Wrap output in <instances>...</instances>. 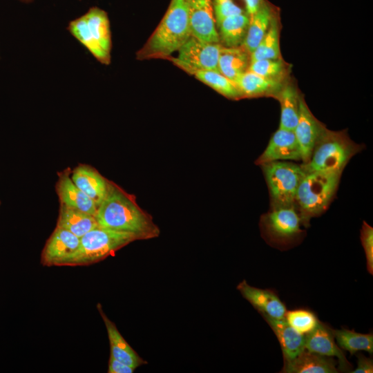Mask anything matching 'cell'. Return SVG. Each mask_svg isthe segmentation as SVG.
<instances>
[{"label":"cell","mask_w":373,"mask_h":373,"mask_svg":"<svg viewBox=\"0 0 373 373\" xmlns=\"http://www.w3.org/2000/svg\"><path fill=\"white\" fill-rule=\"evenodd\" d=\"M237 289L262 316L276 319L285 318L286 307L271 290L251 286L245 280L238 285Z\"/></svg>","instance_id":"15"},{"label":"cell","mask_w":373,"mask_h":373,"mask_svg":"<svg viewBox=\"0 0 373 373\" xmlns=\"http://www.w3.org/2000/svg\"><path fill=\"white\" fill-rule=\"evenodd\" d=\"M332 332L338 346L349 352L350 354H354L361 350L373 353L372 333L361 334L345 328L332 329Z\"/></svg>","instance_id":"28"},{"label":"cell","mask_w":373,"mask_h":373,"mask_svg":"<svg viewBox=\"0 0 373 373\" xmlns=\"http://www.w3.org/2000/svg\"><path fill=\"white\" fill-rule=\"evenodd\" d=\"M262 316L279 341L284 361L291 360L305 350V335L296 331L285 318Z\"/></svg>","instance_id":"20"},{"label":"cell","mask_w":373,"mask_h":373,"mask_svg":"<svg viewBox=\"0 0 373 373\" xmlns=\"http://www.w3.org/2000/svg\"><path fill=\"white\" fill-rule=\"evenodd\" d=\"M325 128L312 114L301 96L299 117L294 132L300 148L303 164L309 160L313 149Z\"/></svg>","instance_id":"12"},{"label":"cell","mask_w":373,"mask_h":373,"mask_svg":"<svg viewBox=\"0 0 373 373\" xmlns=\"http://www.w3.org/2000/svg\"><path fill=\"white\" fill-rule=\"evenodd\" d=\"M80 238L64 229L56 227L41 252L44 266H61L78 249Z\"/></svg>","instance_id":"13"},{"label":"cell","mask_w":373,"mask_h":373,"mask_svg":"<svg viewBox=\"0 0 373 373\" xmlns=\"http://www.w3.org/2000/svg\"><path fill=\"white\" fill-rule=\"evenodd\" d=\"M75 37L100 63L111 62V35L107 13L97 7L71 21L68 26Z\"/></svg>","instance_id":"5"},{"label":"cell","mask_w":373,"mask_h":373,"mask_svg":"<svg viewBox=\"0 0 373 373\" xmlns=\"http://www.w3.org/2000/svg\"><path fill=\"white\" fill-rule=\"evenodd\" d=\"M284 318L291 327L303 335L310 333L319 323L314 313L302 309L287 311Z\"/></svg>","instance_id":"31"},{"label":"cell","mask_w":373,"mask_h":373,"mask_svg":"<svg viewBox=\"0 0 373 373\" xmlns=\"http://www.w3.org/2000/svg\"><path fill=\"white\" fill-rule=\"evenodd\" d=\"M342 173L329 171L305 172L295 198V205L303 225L312 218L323 213L338 189Z\"/></svg>","instance_id":"3"},{"label":"cell","mask_w":373,"mask_h":373,"mask_svg":"<svg viewBox=\"0 0 373 373\" xmlns=\"http://www.w3.org/2000/svg\"><path fill=\"white\" fill-rule=\"evenodd\" d=\"M216 23L234 15L246 12L233 0H212Z\"/></svg>","instance_id":"33"},{"label":"cell","mask_w":373,"mask_h":373,"mask_svg":"<svg viewBox=\"0 0 373 373\" xmlns=\"http://www.w3.org/2000/svg\"><path fill=\"white\" fill-rule=\"evenodd\" d=\"M284 82L273 81L247 70L240 75L233 83L241 98H242L262 96L274 97Z\"/></svg>","instance_id":"21"},{"label":"cell","mask_w":373,"mask_h":373,"mask_svg":"<svg viewBox=\"0 0 373 373\" xmlns=\"http://www.w3.org/2000/svg\"><path fill=\"white\" fill-rule=\"evenodd\" d=\"M95 216L98 226L132 233L137 240L157 238L160 233L152 216L140 207L135 197L112 181H109L107 193Z\"/></svg>","instance_id":"1"},{"label":"cell","mask_w":373,"mask_h":373,"mask_svg":"<svg viewBox=\"0 0 373 373\" xmlns=\"http://www.w3.org/2000/svg\"><path fill=\"white\" fill-rule=\"evenodd\" d=\"M281 372L336 373V361L331 357L310 352L306 350L291 360L284 361Z\"/></svg>","instance_id":"18"},{"label":"cell","mask_w":373,"mask_h":373,"mask_svg":"<svg viewBox=\"0 0 373 373\" xmlns=\"http://www.w3.org/2000/svg\"><path fill=\"white\" fill-rule=\"evenodd\" d=\"M23 1H31V0H23Z\"/></svg>","instance_id":"37"},{"label":"cell","mask_w":373,"mask_h":373,"mask_svg":"<svg viewBox=\"0 0 373 373\" xmlns=\"http://www.w3.org/2000/svg\"><path fill=\"white\" fill-rule=\"evenodd\" d=\"M260 224L267 237L276 242L291 241L303 231L302 220L295 204L271 207L262 216Z\"/></svg>","instance_id":"9"},{"label":"cell","mask_w":373,"mask_h":373,"mask_svg":"<svg viewBox=\"0 0 373 373\" xmlns=\"http://www.w3.org/2000/svg\"><path fill=\"white\" fill-rule=\"evenodd\" d=\"M360 238L363 247L367 269L370 274H373V228L363 221L361 229Z\"/></svg>","instance_id":"32"},{"label":"cell","mask_w":373,"mask_h":373,"mask_svg":"<svg viewBox=\"0 0 373 373\" xmlns=\"http://www.w3.org/2000/svg\"><path fill=\"white\" fill-rule=\"evenodd\" d=\"M191 35L189 0H171L159 25L137 53V59L166 58Z\"/></svg>","instance_id":"2"},{"label":"cell","mask_w":373,"mask_h":373,"mask_svg":"<svg viewBox=\"0 0 373 373\" xmlns=\"http://www.w3.org/2000/svg\"><path fill=\"white\" fill-rule=\"evenodd\" d=\"M249 16L247 12L226 17L216 23L220 44L224 47L242 45L248 29Z\"/></svg>","instance_id":"24"},{"label":"cell","mask_w":373,"mask_h":373,"mask_svg":"<svg viewBox=\"0 0 373 373\" xmlns=\"http://www.w3.org/2000/svg\"><path fill=\"white\" fill-rule=\"evenodd\" d=\"M305 350L325 356L336 357L338 370L350 372L352 366L335 342L332 329L323 323L319 321L313 331L305 335Z\"/></svg>","instance_id":"14"},{"label":"cell","mask_w":373,"mask_h":373,"mask_svg":"<svg viewBox=\"0 0 373 373\" xmlns=\"http://www.w3.org/2000/svg\"><path fill=\"white\" fill-rule=\"evenodd\" d=\"M248 70L273 81L284 82L287 79L290 68L281 57L252 61Z\"/></svg>","instance_id":"30"},{"label":"cell","mask_w":373,"mask_h":373,"mask_svg":"<svg viewBox=\"0 0 373 373\" xmlns=\"http://www.w3.org/2000/svg\"><path fill=\"white\" fill-rule=\"evenodd\" d=\"M300 97L293 83L287 79L283 84L274 96L280 105L279 127L294 131L299 117Z\"/></svg>","instance_id":"22"},{"label":"cell","mask_w":373,"mask_h":373,"mask_svg":"<svg viewBox=\"0 0 373 373\" xmlns=\"http://www.w3.org/2000/svg\"><path fill=\"white\" fill-rule=\"evenodd\" d=\"M260 166L268 186L271 207L294 204L297 189L305 174L301 164L274 161Z\"/></svg>","instance_id":"7"},{"label":"cell","mask_w":373,"mask_h":373,"mask_svg":"<svg viewBox=\"0 0 373 373\" xmlns=\"http://www.w3.org/2000/svg\"><path fill=\"white\" fill-rule=\"evenodd\" d=\"M135 369L110 356L108 366V373H133Z\"/></svg>","instance_id":"34"},{"label":"cell","mask_w":373,"mask_h":373,"mask_svg":"<svg viewBox=\"0 0 373 373\" xmlns=\"http://www.w3.org/2000/svg\"><path fill=\"white\" fill-rule=\"evenodd\" d=\"M98 226L95 216L61 204L57 227L73 233L79 238Z\"/></svg>","instance_id":"26"},{"label":"cell","mask_w":373,"mask_h":373,"mask_svg":"<svg viewBox=\"0 0 373 373\" xmlns=\"http://www.w3.org/2000/svg\"><path fill=\"white\" fill-rule=\"evenodd\" d=\"M250 53L242 46H222L218 58V71L234 82L243 73L248 70Z\"/></svg>","instance_id":"23"},{"label":"cell","mask_w":373,"mask_h":373,"mask_svg":"<svg viewBox=\"0 0 373 373\" xmlns=\"http://www.w3.org/2000/svg\"><path fill=\"white\" fill-rule=\"evenodd\" d=\"M70 178L74 184L89 197L97 207L107 193L109 180L96 169L86 164H79L75 167Z\"/></svg>","instance_id":"16"},{"label":"cell","mask_w":373,"mask_h":373,"mask_svg":"<svg viewBox=\"0 0 373 373\" xmlns=\"http://www.w3.org/2000/svg\"><path fill=\"white\" fill-rule=\"evenodd\" d=\"M287 160L302 161L301 151L294 131L278 127L256 164Z\"/></svg>","instance_id":"11"},{"label":"cell","mask_w":373,"mask_h":373,"mask_svg":"<svg viewBox=\"0 0 373 373\" xmlns=\"http://www.w3.org/2000/svg\"><path fill=\"white\" fill-rule=\"evenodd\" d=\"M245 6V11L249 15L254 14L260 6L264 0H242Z\"/></svg>","instance_id":"36"},{"label":"cell","mask_w":373,"mask_h":373,"mask_svg":"<svg viewBox=\"0 0 373 373\" xmlns=\"http://www.w3.org/2000/svg\"><path fill=\"white\" fill-rule=\"evenodd\" d=\"M279 39L280 23L275 13L266 34L251 53V61L265 59L281 58Z\"/></svg>","instance_id":"27"},{"label":"cell","mask_w":373,"mask_h":373,"mask_svg":"<svg viewBox=\"0 0 373 373\" xmlns=\"http://www.w3.org/2000/svg\"><path fill=\"white\" fill-rule=\"evenodd\" d=\"M362 149L345 131H333L326 128L316 144L309 160L301 166L305 172L342 173L350 159Z\"/></svg>","instance_id":"4"},{"label":"cell","mask_w":373,"mask_h":373,"mask_svg":"<svg viewBox=\"0 0 373 373\" xmlns=\"http://www.w3.org/2000/svg\"><path fill=\"white\" fill-rule=\"evenodd\" d=\"M135 240H137V238L132 233L97 226L80 238L77 250L61 266H82L97 262Z\"/></svg>","instance_id":"6"},{"label":"cell","mask_w":373,"mask_h":373,"mask_svg":"<svg viewBox=\"0 0 373 373\" xmlns=\"http://www.w3.org/2000/svg\"><path fill=\"white\" fill-rule=\"evenodd\" d=\"M189 20L191 35L220 43L212 0H189Z\"/></svg>","instance_id":"10"},{"label":"cell","mask_w":373,"mask_h":373,"mask_svg":"<svg viewBox=\"0 0 373 373\" xmlns=\"http://www.w3.org/2000/svg\"><path fill=\"white\" fill-rule=\"evenodd\" d=\"M275 13L265 1L259 8L249 16L248 29L242 46L251 54L266 34Z\"/></svg>","instance_id":"25"},{"label":"cell","mask_w":373,"mask_h":373,"mask_svg":"<svg viewBox=\"0 0 373 373\" xmlns=\"http://www.w3.org/2000/svg\"><path fill=\"white\" fill-rule=\"evenodd\" d=\"M98 311L104 321L110 343L111 356L117 360L133 367L135 370L147 362L142 358L128 345L112 322L102 310L101 305H97Z\"/></svg>","instance_id":"17"},{"label":"cell","mask_w":373,"mask_h":373,"mask_svg":"<svg viewBox=\"0 0 373 373\" xmlns=\"http://www.w3.org/2000/svg\"><path fill=\"white\" fill-rule=\"evenodd\" d=\"M56 189L61 204L95 215L96 204L74 184L68 171L59 173Z\"/></svg>","instance_id":"19"},{"label":"cell","mask_w":373,"mask_h":373,"mask_svg":"<svg viewBox=\"0 0 373 373\" xmlns=\"http://www.w3.org/2000/svg\"><path fill=\"white\" fill-rule=\"evenodd\" d=\"M357 367L350 372L352 373H372L373 372V361L372 358H367L362 354H357Z\"/></svg>","instance_id":"35"},{"label":"cell","mask_w":373,"mask_h":373,"mask_svg":"<svg viewBox=\"0 0 373 373\" xmlns=\"http://www.w3.org/2000/svg\"><path fill=\"white\" fill-rule=\"evenodd\" d=\"M220 43L202 41L191 35L178 49V55L173 63L190 73L195 70L218 71V58L222 48Z\"/></svg>","instance_id":"8"},{"label":"cell","mask_w":373,"mask_h":373,"mask_svg":"<svg viewBox=\"0 0 373 373\" xmlns=\"http://www.w3.org/2000/svg\"><path fill=\"white\" fill-rule=\"evenodd\" d=\"M189 74L193 75L197 79L227 98L231 99L241 98L234 83L219 71L212 70H195Z\"/></svg>","instance_id":"29"}]
</instances>
